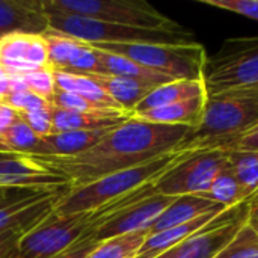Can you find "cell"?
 <instances>
[{
  "instance_id": "1f68e13d",
  "label": "cell",
  "mask_w": 258,
  "mask_h": 258,
  "mask_svg": "<svg viewBox=\"0 0 258 258\" xmlns=\"http://www.w3.org/2000/svg\"><path fill=\"white\" fill-rule=\"evenodd\" d=\"M18 118L39 138H45L54 135L53 132V119H51V107L32 110V112H21Z\"/></svg>"
},
{
  "instance_id": "cb8c5ba5",
  "label": "cell",
  "mask_w": 258,
  "mask_h": 258,
  "mask_svg": "<svg viewBox=\"0 0 258 258\" xmlns=\"http://www.w3.org/2000/svg\"><path fill=\"white\" fill-rule=\"evenodd\" d=\"M201 198L224 206L225 209H233L243 203L251 201V198L246 195V192L237 181L236 175L230 169V165L216 175L210 189L206 194H203Z\"/></svg>"
},
{
  "instance_id": "9c48e42d",
  "label": "cell",
  "mask_w": 258,
  "mask_h": 258,
  "mask_svg": "<svg viewBox=\"0 0 258 258\" xmlns=\"http://www.w3.org/2000/svg\"><path fill=\"white\" fill-rule=\"evenodd\" d=\"M228 166V153L222 150L189 151L177 165L151 184L154 195L181 197L206 194L216 175Z\"/></svg>"
},
{
  "instance_id": "ab89813d",
  "label": "cell",
  "mask_w": 258,
  "mask_h": 258,
  "mask_svg": "<svg viewBox=\"0 0 258 258\" xmlns=\"http://www.w3.org/2000/svg\"><path fill=\"white\" fill-rule=\"evenodd\" d=\"M248 224H249L251 227H255V225H258V206H252V204H251Z\"/></svg>"
},
{
  "instance_id": "4dcf8cb0",
  "label": "cell",
  "mask_w": 258,
  "mask_h": 258,
  "mask_svg": "<svg viewBox=\"0 0 258 258\" xmlns=\"http://www.w3.org/2000/svg\"><path fill=\"white\" fill-rule=\"evenodd\" d=\"M3 104L14 109L17 113L21 112H32V110H41L51 107L50 101L45 98H41L39 95L30 92V91H18V92H9L3 101Z\"/></svg>"
},
{
  "instance_id": "9a60e30c",
  "label": "cell",
  "mask_w": 258,
  "mask_h": 258,
  "mask_svg": "<svg viewBox=\"0 0 258 258\" xmlns=\"http://www.w3.org/2000/svg\"><path fill=\"white\" fill-rule=\"evenodd\" d=\"M224 206H219L213 201H209L206 198L197 197V195H181L177 197L172 204L156 219V222L150 227V234L183 225L186 222H190L203 215L213 213V212H225Z\"/></svg>"
},
{
  "instance_id": "6da1fadb",
  "label": "cell",
  "mask_w": 258,
  "mask_h": 258,
  "mask_svg": "<svg viewBox=\"0 0 258 258\" xmlns=\"http://www.w3.org/2000/svg\"><path fill=\"white\" fill-rule=\"evenodd\" d=\"M190 130L184 125L156 124L130 116L83 153L67 157H26L65 178L68 190H74L180 150Z\"/></svg>"
},
{
  "instance_id": "e0dca14e",
  "label": "cell",
  "mask_w": 258,
  "mask_h": 258,
  "mask_svg": "<svg viewBox=\"0 0 258 258\" xmlns=\"http://www.w3.org/2000/svg\"><path fill=\"white\" fill-rule=\"evenodd\" d=\"M112 130V128H110ZM109 130L95 132H63L41 138L38 147L29 156L36 157H67L86 151L95 145Z\"/></svg>"
},
{
  "instance_id": "2e32d148",
  "label": "cell",
  "mask_w": 258,
  "mask_h": 258,
  "mask_svg": "<svg viewBox=\"0 0 258 258\" xmlns=\"http://www.w3.org/2000/svg\"><path fill=\"white\" fill-rule=\"evenodd\" d=\"M206 103H207V95H200V97L174 103L171 106L135 113L132 116L148 121V122H156V124L184 125L194 130L203 121V116L206 112Z\"/></svg>"
},
{
  "instance_id": "5b68a950",
  "label": "cell",
  "mask_w": 258,
  "mask_h": 258,
  "mask_svg": "<svg viewBox=\"0 0 258 258\" xmlns=\"http://www.w3.org/2000/svg\"><path fill=\"white\" fill-rule=\"evenodd\" d=\"M98 50L115 53L174 80H201L207 62L203 44H92Z\"/></svg>"
},
{
  "instance_id": "7c38bea8",
  "label": "cell",
  "mask_w": 258,
  "mask_h": 258,
  "mask_svg": "<svg viewBox=\"0 0 258 258\" xmlns=\"http://www.w3.org/2000/svg\"><path fill=\"white\" fill-rule=\"evenodd\" d=\"M65 190L68 189L47 190L17 203L0 206V234L8 231L26 233L35 227L53 212L54 204Z\"/></svg>"
},
{
  "instance_id": "3957f363",
  "label": "cell",
  "mask_w": 258,
  "mask_h": 258,
  "mask_svg": "<svg viewBox=\"0 0 258 258\" xmlns=\"http://www.w3.org/2000/svg\"><path fill=\"white\" fill-rule=\"evenodd\" d=\"M187 153L189 151L186 150H177L145 165L106 175L83 187L65 190L54 204L53 212L56 215H79L100 210L148 184H153Z\"/></svg>"
},
{
  "instance_id": "484cf974",
  "label": "cell",
  "mask_w": 258,
  "mask_h": 258,
  "mask_svg": "<svg viewBox=\"0 0 258 258\" xmlns=\"http://www.w3.org/2000/svg\"><path fill=\"white\" fill-rule=\"evenodd\" d=\"M228 165L252 201L258 194V153L228 151Z\"/></svg>"
},
{
  "instance_id": "74e56055",
  "label": "cell",
  "mask_w": 258,
  "mask_h": 258,
  "mask_svg": "<svg viewBox=\"0 0 258 258\" xmlns=\"http://www.w3.org/2000/svg\"><path fill=\"white\" fill-rule=\"evenodd\" d=\"M17 119H18V113L9 106L2 103L0 104V135L5 133Z\"/></svg>"
},
{
  "instance_id": "30bf717a",
  "label": "cell",
  "mask_w": 258,
  "mask_h": 258,
  "mask_svg": "<svg viewBox=\"0 0 258 258\" xmlns=\"http://www.w3.org/2000/svg\"><path fill=\"white\" fill-rule=\"evenodd\" d=\"M251 201L228 209L209 225L157 258H215L248 222Z\"/></svg>"
},
{
  "instance_id": "5bb4252c",
  "label": "cell",
  "mask_w": 258,
  "mask_h": 258,
  "mask_svg": "<svg viewBox=\"0 0 258 258\" xmlns=\"http://www.w3.org/2000/svg\"><path fill=\"white\" fill-rule=\"evenodd\" d=\"M132 115L113 110V112H68L51 106L53 132H95V130H110L122 122H125Z\"/></svg>"
},
{
  "instance_id": "f1b7e54d",
  "label": "cell",
  "mask_w": 258,
  "mask_h": 258,
  "mask_svg": "<svg viewBox=\"0 0 258 258\" xmlns=\"http://www.w3.org/2000/svg\"><path fill=\"white\" fill-rule=\"evenodd\" d=\"M27 89L41 98H45L50 101L53 94L56 92V82H54V71L50 67L38 68L30 73H26L21 76Z\"/></svg>"
},
{
  "instance_id": "f35d334b",
  "label": "cell",
  "mask_w": 258,
  "mask_h": 258,
  "mask_svg": "<svg viewBox=\"0 0 258 258\" xmlns=\"http://www.w3.org/2000/svg\"><path fill=\"white\" fill-rule=\"evenodd\" d=\"M8 94H9V74L0 63V104L5 101Z\"/></svg>"
},
{
  "instance_id": "d6986e66",
  "label": "cell",
  "mask_w": 258,
  "mask_h": 258,
  "mask_svg": "<svg viewBox=\"0 0 258 258\" xmlns=\"http://www.w3.org/2000/svg\"><path fill=\"white\" fill-rule=\"evenodd\" d=\"M207 95L206 83L204 80H172L169 83L156 86L135 109V113L171 106L174 103L189 100L194 97Z\"/></svg>"
},
{
  "instance_id": "7402d4cb",
  "label": "cell",
  "mask_w": 258,
  "mask_h": 258,
  "mask_svg": "<svg viewBox=\"0 0 258 258\" xmlns=\"http://www.w3.org/2000/svg\"><path fill=\"white\" fill-rule=\"evenodd\" d=\"M54 82L56 89L77 94L104 109L110 110H122L101 88L91 76H79V74H68V73H57L54 71ZM124 112V110H122ZM127 113V112H125Z\"/></svg>"
},
{
  "instance_id": "44dd1931",
  "label": "cell",
  "mask_w": 258,
  "mask_h": 258,
  "mask_svg": "<svg viewBox=\"0 0 258 258\" xmlns=\"http://www.w3.org/2000/svg\"><path fill=\"white\" fill-rule=\"evenodd\" d=\"M98 53H100V60H101V67H103V74L124 77V79L136 80V82L151 85V86H160V85H165V83H169L174 80L162 73H157L154 70L142 67L128 57H124V56H119L115 53H109L104 50H98Z\"/></svg>"
},
{
  "instance_id": "e575fe53",
  "label": "cell",
  "mask_w": 258,
  "mask_h": 258,
  "mask_svg": "<svg viewBox=\"0 0 258 258\" xmlns=\"http://www.w3.org/2000/svg\"><path fill=\"white\" fill-rule=\"evenodd\" d=\"M47 190H56V189H9V187H0V206L17 203V201L30 198L33 195L47 192Z\"/></svg>"
},
{
  "instance_id": "f546056e",
  "label": "cell",
  "mask_w": 258,
  "mask_h": 258,
  "mask_svg": "<svg viewBox=\"0 0 258 258\" xmlns=\"http://www.w3.org/2000/svg\"><path fill=\"white\" fill-rule=\"evenodd\" d=\"M50 104L53 107L68 110V112H83V113H91V112H113L110 109H104L77 94L73 92H65L56 89L53 97L50 98ZM122 112V110H121Z\"/></svg>"
},
{
  "instance_id": "d4e9b609",
  "label": "cell",
  "mask_w": 258,
  "mask_h": 258,
  "mask_svg": "<svg viewBox=\"0 0 258 258\" xmlns=\"http://www.w3.org/2000/svg\"><path fill=\"white\" fill-rule=\"evenodd\" d=\"M150 231H138L100 242L88 258H135Z\"/></svg>"
},
{
  "instance_id": "52a82bcc",
  "label": "cell",
  "mask_w": 258,
  "mask_h": 258,
  "mask_svg": "<svg viewBox=\"0 0 258 258\" xmlns=\"http://www.w3.org/2000/svg\"><path fill=\"white\" fill-rule=\"evenodd\" d=\"M203 80L207 95L258 86V35L227 39L216 54L207 57Z\"/></svg>"
},
{
  "instance_id": "60d3db41",
  "label": "cell",
  "mask_w": 258,
  "mask_h": 258,
  "mask_svg": "<svg viewBox=\"0 0 258 258\" xmlns=\"http://www.w3.org/2000/svg\"><path fill=\"white\" fill-rule=\"evenodd\" d=\"M251 204H252V206H258V194H257V195H255V197H254V198H252Z\"/></svg>"
},
{
  "instance_id": "277c9868",
  "label": "cell",
  "mask_w": 258,
  "mask_h": 258,
  "mask_svg": "<svg viewBox=\"0 0 258 258\" xmlns=\"http://www.w3.org/2000/svg\"><path fill=\"white\" fill-rule=\"evenodd\" d=\"M35 5L45 15H74L151 30L186 32L178 23L141 0H35Z\"/></svg>"
},
{
  "instance_id": "b9f144b4",
  "label": "cell",
  "mask_w": 258,
  "mask_h": 258,
  "mask_svg": "<svg viewBox=\"0 0 258 258\" xmlns=\"http://www.w3.org/2000/svg\"><path fill=\"white\" fill-rule=\"evenodd\" d=\"M249 227H251V225H249ZM251 228H252V230H254V231L258 234V225H255V227H251Z\"/></svg>"
},
{
  "instance_id": "603a6c76",
  "label": "cell",
  "mask_w": 258,
  "mask_h": 258,
  "mask_svg": "<svg viewBox=\"0 0 258 258\" xmlns=\"http://www.w3.org/2000/svg\"><path fill=\"white\" fill-rule=\"evenodd\" d=\"M32 36L29 33H12L0 39V63L9 76H23L35 70L29 62Z\"/></svg>"
},
{
  "instance_id": "d6a6232c",
  "label": "cell",
  "mask_w": 258,
  "mask_h": 258,
  "mask_svg": "<svg viewBox=\"0 0 258 258\" xmlns=\"http://www.w3.org/2000/svg\"><path fill=\"white\" fill-rule=\"evenodd\" d=\"M212 8L236 12L258 21V0H201Z\"/></svg>"
},
{
  "instance_id": "4fadbf2b",
  "label": "cell",
  "mask_w": 258,
  "mask_h": 258,
  "mask_svg": "<svg viewBox=\"0 0 258 258\" xmlns=\"http://www.w3.org/2000/svg\"><path fill=\"white\" fill-rule=\"evenodd\" d=\"M47 27L48 18L35 0H0V39L12 33L41 35Z\"/></svg>"
},
{
  "instance_id": "8992f818",
  "label": "cell",
  "mask_w": 258,
  "mask_h": 258,
  "mask_svg": "<svg viewBox=\"0 0 258 258\" xmlns=\"http://www.w3.org/2000/svg\"><path fill=\"white\" fill-rule=\"evenodd\" d=\"M50 30L63 33L86 44H192L197 42L186 32L151 30L113 23L74 17V15H47Z\"/></svg>"
},
{
  "instance_id": "ffe728a7",
  "label": "cell",
  "mask_w": 258,
  "mask_h": 258,
  "mask_svg": "<svg viewBox=\"0 0 258 258\" xmlns=\"http://www.w3.org/2000/svg\"><path fill=\"white\" fill-rule=\"evenodd\" d=\"M91 77L124 112L130 115H133L139 103L156 88L136 80L115 77L109 74H92Z\"/></svg>"
},
{
  "instance_id": "ba28073f",
  "label": "cell",
  "mask_w": 258,
  "mask_h": 258,
  "mask_svg": "<svg viewBox=\"0 0 258 258\" xmlns=\"http://www.w3.org/2000/svg\"><path fill=\"white\" fill-rule=\"evenodd\" d=\"M91 221L92 213L56 215L51 212L21 236L11 258H54L86 234Z\"/></svg>"
},
{
  "instance_id": "83f0119b",
  "label": "cell",
  "mask_w": 258,
  "mask_h": 258,
  "mask_svg": "<svg viewBox=\"0 0 258 258\" xmlns=\"http://www.w3.org/2000/svg\"><path fill=\"white\" fill-rule=\"evenodd\" d=\"M215 258H258V234L246 222Z\"/></svg>"
},
{
  "instance_id": "8fae6325",
  "label": "cell",
  "mask_w": 258,
  "mask_h": 258,
  "mask_svg": "<svg viewBox=\"0 0 258 258\" xmlns=\"http://www.w3.org/2000/svg\"><path fill=\"white\" fill-rule=\"evenodd\" d=\"M0 187L9 189H63L65 178L47 171L20 154L0 153Z\"/></svg>"
},
{
  "instance_id": "ac0fdd59",
  "label": "cell",
  "mask_w": 258,
  "mask_h": 258,
  "mask_svg": "<svg viewBox=\"0 0 258 258\" xmlns=\"http://www.w3.org/2000/svg\"><path fill=\"white\" fill-rule=\"evenodd\" d=\"M224 212H213V213H207L203 215L190 222H186L183 225H177L154 234H148V237L145 239L144 245L141 246L138 255L135 258H157L162 255L165 251L171 249L172 246L178 245L180 242L186 240L187 237L194 236L195 233H198L200 230H203L206 225H209L216 216H219Z\"/></svg>"
},
{
  "instance_id": "836d02e7",
  "label": "cell",
  "mask_w": 258,
  "mask_h": 258,
  "mask_svg": "<svg viewBox=\"0 0 258 258\" xmlns=\"http://www.w3.org/2000/svg\"><path fill=\"white\" fill-rule=\"evenodd\" d=\"M224 151H252L258 153V124L249 128L246 133L240 135L234 141H231Z\"/></svg>"
},
{
  "instance_id": "8d00e7d4",
  "label": "cell",
  "mask_w": 258,
  "mask_h": 258,
  "mask_svg": "<svg viewBox=\"0 0 258 258\" xmlns=\"http://www.w3.org/2000/svg\"><path fill=\"white\" fill-rule=\"evenodd\" d=\"M24 231H8L0 234V258H11Z\"/></svg>"
},
{
  "instance_id": "7a4b0ae2",
  "label": "cell",
  "mask_w": 258,
  "mask_h": 258,
  "mask_svg": "<svg viewBox=\"0 0 258 258\" xmlns=\"http://www.w3.org/2000/svg\"><path fill=\"white\" fill-rule=\"evenodd\" d=\"M258 124V86L236 88L207 95L201 124L190 130L180 150H225V147Z\"/></svg>"
},
{
  "instance_id": "d590c367",
  "label": "cell",
  "mask_w": 258,
  "mask_h": 258,
  "mask_svg": "<svg viewBox=\"0 0 258 258\" xmlns=\"http://www.w3.org/2000/svg\"><path fill=\"white\" fill-rule=\"evenodd\" d=\"M98 242H95L91 237H82L79 242H76L71 248L63 251L62 254L56 255L54 258H88L89 254L97 248Z\"/></svg>"
},
{
  "instance_id": "4316f807",
  "label": "cell",
  "mask_w": 258,
  "mask_h": 258,
  "mask_svg": "<svg viewBox=\"0 0 258 258\" xmlns=\"http://www.w3.org/2000/svg\"><path fill=\"white\" fill-rule=\"evenodd\" d=\"M41 36L47 45L48 67L53 71H63L82 41L67 36L63 33L50 30V29L44 30Z\"/></svg>"
}]
</instances>
